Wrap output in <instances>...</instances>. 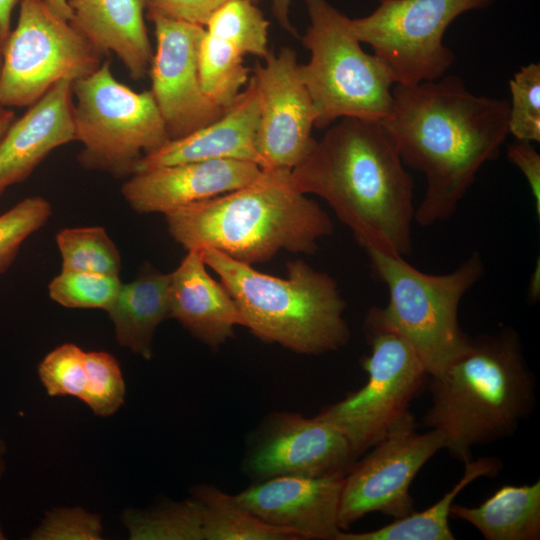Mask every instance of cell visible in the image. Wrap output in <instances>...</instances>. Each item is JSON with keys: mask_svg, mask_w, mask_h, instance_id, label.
Listing matches in <instances>:
<instances>
[{"mask_svg": "<svg viewBox=\"0 0 540 540\" xmlns=\"http://www.w3.org/2000/svg\"><path fill=\"white\" fill-rule=\"evenodd\" d=\"M381 121L403 161L426 178L414 221L428 227L450 219L480 168L499 156L508 130L509 101L473 94L458 76L394 84Z\"/></svg>", "mask_w": 540, "mask_h": 540, "instance_id": "1", "label": "cell"}, {"mask_svg": "<svg viewBox=\"0 0 540 540\" xmlns=\"http://www.w3.org/2000/svg\"><path fill=\"white\" fill-rule=\"evenodd\" d=\"M290 175L299 192L325 200L364 249L412 253L413 179L381 121L340 119Z\"/></svg>", "mask_w": 540, "mask_h": 540, "instance_id": "2", "label": "cell"}, {"mask_svg": "<svg viewBox=\"0 0 540 540\" xmlns=\"http://www.w3.org/2000/svg\"><path fill=\"white\" fill-rule=\"evenodd\" d=\"M290 172L261 169L245 186L166 214L170 235L186 250L213 248L249 265L280 251L313 254L333 224Z\"/></svg>", "mask_w": 540, "mask_h": 540, "instance_id": "3", "label": "cell"}, {"mask_svg": "<svg viewBox=\"0 0 540 540\" xmlns=\"http://www.w3.org/2000/svg\"><path fill=\"white\" fill-rule=\"evenodd\" d=\"M426 428L439 432L444 449L462 462L476 445L515 433L535 407V377L519 335L511 327L470 338L465 348L431 377Z\"/></svg>", "mask_w": 540, "mask_h": 540, "instance_id": "4", "label": "cell"}, {"mask_svg": "<svg viewBox=\"0 0 540 540\" xmlns=\"http://www.w3.org/2000/svg\"><path fill=\"white\" fill-rule=\"evenodd\" d=\"M201 250L235 301L243 327L260 340L305 355L334 352L349 342L346 302L329 274L298 259L287 264V277H275L213 248Z\"/></svg>", "mask_w": 540, "mask_h": 540, "instance_id": "5", "label": "cell"}, {"mask_svg": "<svg viewBox=\"0 0 540 540\" xmlns=\"http://www.w3.org/2000/svg\"><path fill=\"white\" fill-rule=\"evenodd\" d=\"M309 25L301 37L310 52L299 65L316 112L315 127L353 117L382 121L392 108L394 79L355 35L351 18L328 0H304Z\"/></svg>", "mask_w": 540, "mask_h": 540, "instance_id": "6", "label": "cell"}, {"mask_svg": "<svg viewBox=\"0 0 540 540\" xmlns=\"http://www.w3.org/2000/svg\"><path fill=\"white\" fill-rule=\"evenodd\" d=\"M365 251L376 278L388 289V303L380 307L384 319L411 344L428 376L440 375L470 339L460 327L458 311L462 298L484 275L480 254H471L448 273L428 274L405 257Z\"/></svg>", "mask_w": 540, "mask_h": 540, "instance_id": "7", "label": "cell"}, {"mask_svg": "<svg viewBox=\"0 0 540 540\" xmlns=\"http://www.w3.org/2000/svg\"><path fill=\"white\" fill-rule=\"evenodd\" d=\"M72 92L78 161L86 169L129 177L144 155L170 140L151 91L119 82L109 61L73 82Z\"/></svg>", "mask_w": 540, "mask_h": 540, "instance_id": "8", "label": "cell"}, {"mask_svg": "<svg viewBox=\"0 0 540 540\" xmlns=\"http://www.w3.org/2000/svg\"><path fill=\"white\" fill-rule=\"evenodd\" d=\"M370 353L362 359L366 383L317 414L347 438L354 457L379 442L408 412L428 373L411 344L371 307L364 320Z\"/></svg>", "mask_w": 540, "mask_h": 540, "instance_id": "9", "label": "cell"}, {"mask_svg": "<svg viewBox=\"0 0 540 540\" xmlns=\"http://www.w3.org/2000/svg\"><path fill=\"white\" fill-rule=\"evenodd\" d=\"M102 54L46 0H22L16 26L3 44L0 105L29 107L62 80L94 72Z\"/></svg>", "mask_w": 540, "mask_h": 540, "instance_id": "10", "label": "cell"}, {"mask_svg": "<svg viewBox=\"0 0 540 540\" xmlns=\"http://www.w3.org/2000/svg\"><path fill=\"white\" fill-rule=\"evenodd\" d=\"M495 0H381L369 15L351 19L361 43L389 69L395 84L414 85L446 75L454 63L443 37L460 15Z\"/></svg>", "mask_w": 540, "mask_h": 540, "instance_id": "11", "label": "cell"}, {"mask_svg": "<svg viewBox=\"0 0 540 540\" xmlns=\"http://www.w3.org/2000/svg\"><path fill=\"white\" fill-rule=\"evenodd\" d=\"M444 449L442 435L416 430L411 412L404 415L369 453L354 462L343 479L338 524L347 530L372 512L404 517L414 511L411 484L421 468Z\"/></svg>", "mask_w": 540, "mask_h": 540, "instance_id": "12", "label": "cell"}, {"mask_svg": "<svg viewBox=\"0 0 540 540\" xmlns=\"http://www.w3.org/2000/svg\"><path fill=\"white\" fill-rule=\"evenodd\" d=\"M296 52L284 47L256 63L251 76L259 98L256 150L261 169L292 170L316 144V112L301 79Z\"/></svg>", "mask_w": 540, "mask_h": 540, "instance_id": "13", "label": "cell"}, {"mask_svg": "<svg viewBox=\"0 0 540 540\" xmlns=\"http://www.w3.org/2000/svg\"><path fill=\"white\" fill-rule=\"evenodd\" d=\"M153 23L156 50L149 75L151 93L170 140L184 137L212 123L227 110L203 91L198 54L205 27L147 12Z\"/></svg>", "mask_w": 540, "mask_h": 540, "instance_id": "14", "label": "cell"}, {"mask_svg": "<svg viewBox=\"0 0 540 540\" xmlns=\"http://www.w3.org/2000/svg\"><path fill=\"white\" fill-rule=\"evenodd\" d=\"M357 459L341 430L316 415L272 414L245 457V471L256 480L285 474H346Z\"/></svg>", "mask_w": 540, "mask_h": 540, "instance_id": "15", "label": "cell"}, {"mask_svg": "<svg viewBox=\"0 0 540 540\" xmlns=\"http://www.w3.org/2000/svg\"><path fill=\"white\" fill-rule=\"evenodd\" d=\"M345 474H285L259 480L233 499L263 522L299 539L335 540Z\"/></svg>", "mask_w": 540, "mask_h": 540, "instance_id": "16", "label": "cell"}, {"mask_svg": "<svg viewBox=\"0 0 540 540\" xmlns=\"http://www.w3.org/2000/svg\"><path fill=\"white\" fill-rule=\"evenodd\" d=\"M260 171L254 162L234 159L166 165L132 174L121 193L137 213L166 215L245 186Z\"/></svg>", "mask_w": 540, "mask_h": 540, "instance_id": "17", "label": "cell"}, {"mask_svg": "<svg viewBox=\"0 0 540 540\" xmlns=\"http://www.w3.org/2000/svg\"><path fill=\"white\" fill-rule=\"evenodd\" d=\"M72 82L62 80L14 119L0 140V196L56 148L75 140Z\"/></svg>", "mask_w": 540, "mask_h": 540, "instance_id": "18", "label": "cell"}, {"mask_svg": "<svg viewBox=\"0 0 540 540\" xmlns=\"http://www.w3.org/2000/svg\"><path fill=\"white\" fill-rule=\"evenodd\" d=\"M258 120V92L250 76L245 88L221 117L144 155L135 173L166 165L220 159L250 161L260 166L256 150Z\"/></svg>", "mask_w": 540, "mask_h": 540, "instance_id": "19", "label": "cell"}, {"mask_svg": "<svg viewBox=\"0 0 540 540\" xmlns=\"http://www.w3.org/2000/svg\"><path fill=\"white\" fill-rule=\"evenodd\" d=\"M201 249L187 250L170 272V318L211 348L219 347L243 326L239 309L221 282L207 271Z\"/></svg>", "mask_w": 540, "mask_h": 540, "instance_id": "20", "label": "cell"}, {"mask_svg": "<svg viewBox=\"0 0 540 540\" xmlns=\"http://www.w3.org/2000/svg\"><path fill=\"white\" fill-rule=\"evenodd\" d=\"M70 22L102 54H115L131 78H144L153 49L144 0H67Z\"/></svg>", "mask_w": 540, "mask_h": 540, "instance_id": "21", "label": "cell"}, {"mask_svg": "<svg viewBox=\"0 0 540 540\" xmlns=\"http://www.w3.org/2000/svg\"><path fill=\"white\" fill-rule=\"evenodd\" d=\"M170 273L149 265L121 287L107 313L118 343L149 360L157 327L170 318Z\"/></svg>", "mask_w": 540, "mask_h": 540, "instance_id": "22", "label": "cell"}, {"mask_svg": "<svg viewBox=\"0 0 540 540\" xmlns=\"http://www.w3.org/2000/svg\"><path fill=\"white\" fill-rule=\"evenodd\" d=\"M450 517L468 522L486 540H538L540 481L503 485L476 507L453 503Z\"/></svg>", "mask_w": 540, "mask_h": 540, "instance_id": "23", "label": "cell"}, {"mask_svg": "<svg viewBox=\"0 0 540 540\" xmlns=\"http://www.w3.org/2000/svg\"><path fill=\"white\" fill-rule=\"evenodd\" d=\"M502 468L496 457H481L464 462V472L455 485L436 503L423 511L394 519L393 522L367 532H345L335 540H455L449 525L450 508L458 494L480 477H494Z\"/></svg>", "mask_w": 540, "mask_h": 540, "instance_id": "24", "label": "cell"}, {"mask_svg": "<svg viewBox=\"0 0 540 540\" xmlns=\"http://www.w3.org/2000/svg\"><path fill=\"white\" fill-rule=\"evenodd\" d=\"M192 497L202 507L204 540H298L287 530L269 525L211 485L192 490Z\"/></svg>", "mask_w": 540, "mask_h": 540, "instance_id": "25", "label": "cell"}, {"mask_svg": "<svg viewBox=\"0 0 540 540\" xmlns=\"http://www.w3.org/2000/svg\"><path fill=\"white\" fill-rule=\"evenodd\" d=\"M244 56L230 42L204 32L198 54L201 86L224 109L232 105L250 79Z\"/></svg>", "mask_w": 540, "mask_h": 540, "instance_id": "26", "label": "cell"}, {"mask_svg": "<svg viewBox=\"0 0 540 540\" xmlns=\"http://www.w3.org/2000/svg\"><path fill=\"white\" fill-rule=\"evenodd\" d=\"M133 540H204L201 504L191 498L123 514Z\"/></svg>", "mask_w": 540, "mask_h": 540, "instance_id": "27", "label": "cell"}, {"mask_svg": "<svg viewBox=\"0 0 540 540\" xmlns=\"http://www.w3.org/2000/svg\"><path fill=\"white\" fill-rule=\"evenodd\" d=\"M61 270L119 276L121 257L118 248L100 226L72 227L55 237Z\"/></svg>", "mask_w": 540, "mask_h": 540, "instance_id": "28", "label": "cell"}, {"mask_svg": "<svg viewBox=\"0 0 540 540\" xmlns=\"http://www.w3.org/2000/svg\"><path fill=\"white\" fill-rule=\"evenodd\" d=\"M269 22L252 0H229L216 10L205 31L230 42L244 55L265 57L268 49Z\"/></svg>", "mask_w": 540, "mask_h": 540, "instance_id": "29", "label": "cell"}, {"mask_svg": "<svg viewBox=\"0 0 540 540\" xmlns=\"http://www.w3.org/2000/svg\"><path fill=\"white\" fill-rule=\"evenodd\" d=\"M119 276L61 270L49 283L50 298L67 308L107 311L121 287Z\"/></svg>", "mask_w": 540, "mask_h": 540, "instance_id": "30", "label": "cell"}, {"mask_svg": "<svg viewBox=\"0 0 540 540\" xmlns=\"http://www.w3.org/2000/svg\"><path fill=\"white\" fill-rule=\"evenodd\" d=\"M508 130L516 140L540 141V64L522 66L509 81Z\"/></svg>", "mask_w": 540, "mask_h": 540, "instance_id": "31", "label": "cell"}, {"mask_svg": "<svg viewBox=\"0 0 540 540\" xmlns=\"http://www.w3.org/2000/svg\"><path fill=\"white\" fill-rule=\"evenodd\" d=\"M86 371L81 400L97 416L114 414L125 398V383L118 361L105 351L86 352Z\"/></svg>", "mask_w": 540, "mask_h": 540, "instance_id": "32", "label": "cell"}, {"mask_svg": "<svg viewBox=\"0 0 540 540\" xmlns=\"http://www.w3.org/2000/svg\"><path fill=\"white\" fill-rule=\"evenodd\" d=\"M52 215V206L41 196L26 197L0 215V276L14 262L23 242Z\"/></svg>", "mask_w": 540, "mask_h": 540, "instance_id": "33", "label": "cell"}, {"mask_svg": "<svg viewBox=\"0 0 540 540\" xmlns=\"http://www.w3.org/2000/svg\"><path fill=\"white\" fill-rule=\"evenodd\" d=\"M38 374L49 395L81 399L87 381L86 352L73 343H64L43 358Z\"/></svg>", "mask_w": 540, "mask_h": 540, "instance_id": "34", "label": "cell"}, {"mask_svg": "<svg viewBox=\"0 0 540 540\" xmlns=\"http://www.w3.org/2000/svg\"><path fill=\"white\" fill-rule=\"evenodd\" d=\"M30 539L99 540L102 539L101 518L80 507L55 508L46 513Z\"/></svg>", "mask_w": 540, "mask_h": 540, "instance_id": "35", "label": "cell"}, {"mask_svg": "<svg viewBox=\"0 0 540 540\" xmlns=\"http://www.w3.org/2000/svg\"><path fill=\"white\" fill-rule=\"evenodd\" d=\"M229 0H144L145 10L205 27L212 14ZM258 2L259 0H252Z\"/></svg>", "mask_w": 540, "mask_h": 540, "instance_id": "36", "label": "cell"}, {"mask_svg": "<svg viewBox=\"0 0 540 540\" xmlns=\"http://www.w3.org/2000/svg\"><path fill=\"white\" fill-rule=\"evenodd\" d=\"M508 159L523 173L534 198L536 214L540 216V155L532 142L516 140L508 146Z\"/></svg>", "mask_w": 540, "mask_h": 540, "instance_id": "37", "label": "cell"}, {"mask_svg": "<svg viewBox=\"0 0 540 540\" xmlns=\"http://www.w3.org/2000/svg\"><path fill=\"white\" fill-rule=\"evenodd\" d=\"M272 13L279 25L294 37H299L296 28L290 21L291 0H270Z\"/></svg>", "mask_w": 540, "mask_h": 540, "instance_id": "38", "label": "cell"}, {"mask_svg": "<svg viewBox=\"0 0 540 540\" xmlns=\"http://www.w3.org/2000/svg\"><path fill=\"white\" fill-rule=\"evenodd\" d=\"M21 1L22 0H0V43L2 46L12 30L11 20L13 11Z\"/></svg>", "mask_w": 540, "mask_h": 540, "instance_id": "39", "label": "cell"}, {"mask_svg": "<svg viewBox=\"0 0 540 540\" xmlns=\"http://www.w3.org/2000/svg\"><path fill=\"white\" fill-rule=\"evenodd\" d=\"M48 6L59 16L70 21L71 11L67 0H46Z\"/></svg>", "mask_w": 540, "mask_h": 540, "instance_id": "40", "label": "cell"}, {"mask_svg": "<svg viewBox=\"0 0 540 540\" xmlns=\"http://www.w3.org/2000/svg\"><path fill=\"white\" fill-rule=\"evenodd\" d=\"M14 119V112L10 108L0 105V140Z\"/></svg>", "mask_w": 540, "mask_h": 540, "instance_id": "41", "label": "cell"}, {"mask_svg": "<svg viewBox=\"0 0 540 540\" xmlns=\"http://www.w3.org/2000/svg\"><path fill=\"white\" fill-rule=\"evenodd\" d=\"M6 453V445L4 440L0 439V479L4 473L5 463H4V455Z\"/></svg>", "mask_w": 540, "mask_h": 540, "instance_id": "42", "label": "cell"}, {"mask_svg": "<svg viewBox=\"0 0 540 540\" xmlns=\"http://www.w3.org/2000/svg\"><path fill=\"white\" fill-rule=\"evenodd\" d=\"M2 63H3V46L0 43V73H1V69H2Z\"/></svg>", "mask_w": 540, "mask_h": 540, "instance_id": "43", "label": "cell"}, {"mask_svg": "<svg viewBox=\"0 0 540 540\" xmlns=\"http://www.w3.org/2000/svg\"><path fill=\"white\" fill-rule=\"evenodd\" d=\"M4 539H6V537H5V534H4L3 530H2V526H1V523H0V540H4Z\"/></svg>", "mask_w": 540, "mask_h": 540, "instance_id": "44", "label": "cell"}, {"mask_svg": "<svg viewBox=\"0 0 540 540\" xmlns=\"http://www.w3.org/2000/svg\"><path fill=\"white\" fill-rule=\"evenodd\" d=\"M378 1H381V0H378Z\"/></svg>", "mask_w": 540, "mask_h": 540, "instance_id": "45", "label": "cell"}]
</instances>
